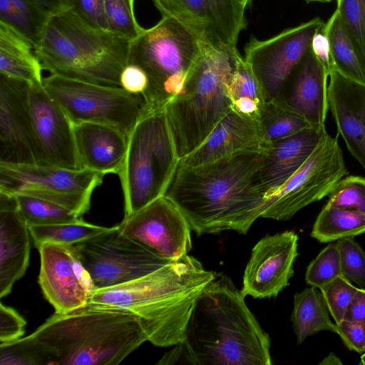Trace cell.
<instances>
[{
    "mask_svg": "<svg viewBox=\"0 0 365 365\" xmlns=\"http://www.w3.org/2000/svg\"><path fill=\"white\" fill-rule=\"evenodd\" d=\"M18 210L28 225H45L73 222L82 217L50 201L26 194H16Z\"/></svg>",
    "mask_w": 365,
    "mask_h": 365,
    "instance_id": "cell-35",
    "label": "cell"
},
{
    "mask_svg": "<svg viewBox=\"0 0 365 365\" xmlns=\"http://www.w3.org/2000/svg\"><path fill=\"white\" fill-rule=\"evenodd\" d=\"M171 1V0H153L154 4L160 2V1Z\"/></svg>",
    "mask_w": 365,
    "mask_h": 365,
    "instance_id": "cell-53",
    "label": "cell"
},
{
    "mask_svg": "<svg viewBox=\"0 0 365 365\" xmlns=\"http://www.w3.org/2000/svg\"><path fill=\"white\" fill-rule=\"evenodd\" d=\"M336 324L337 334L350 350L358 353L365 351V324L346 319Z\"/></svg>",
    "mask_w": 365,
    "mask_h": 365,
    "instance_id": "cell-44",
    "label": "cell"
},
{
    "mask_svg": "<svg viewBox=\"0 0 365 365\" xmlns=\"http://www.w3.org/2000/svg\"><path fill=\"white\" fill-rule=\"evenodd\" d=\"M326 132L325 127H309L267 145L259 170L265 198L277 190L302 165Z\"/></svg>",
    "mask_w": 365,
    "mask_h": 365,
    "instance_id": "cell-23",
    "label": "cell"
},
{
    "mask_svg": "<svg viewBox=\"0 0 365 365\" xmlns=\"http://www.w3.org/2000/svg\"><path fill=\"white\" fill-rule=\"evenodd\" d=\"M180 344L190 364H272L268 334L232 279L220 273L198 296Z\"/></svg>",
    "mask_w": 365,
    "mask_h": 365,
    "instance_id": "cell-2",
    "label": "cell"
},
{
    "mask_svg": "<svg viewBox=\"0 0 365 365\" xmlns=\"http://www.w3.org/2000/svg\"><path fill=\"white\" fill-rule=\"evenodd\" d=\"M297 247L298 235L294 231L262 238L253 247L246 266L242 294L259 299L278 295L294 274Z\"/></svg>",
    "mask_w": 365,
    "mask_h": 365,
    "instance_id": "cell-17",
    "label": "cell"
},
{
    "mask_svg": "<svg viewBox=\"0 0 365 365\" xmlns=\"http://www.w3.org/2000/svg\"><path fill=\"white\" fill-rule=\"evenodd\" d=\"M342 275L338 243L324 248L309 263L305 281L310 286L321 289L335 278Z\"/></svg>",
    "mask_w": 365,
    "mask_h": 365,
    "instance_id": "cell-38",
    "label": "cell"
},
{
    "mask_svg": "<svg viewBox=\"0 0 365 365\" xmlns=\"http://www.w3.org/2000/svg\"><path fill=\"white\" fill-rule=\"evenodd\" d=\"M38 284L55 312L66 313L86 305L89 296L76 272V256L71 245L52 242L41 245Z\"/></svg>",
    "mask_w": 365,
    "mask_h": 365,
    "instance_id": "cell-20",
    "label": "cell"
},
{
    "mask_svg": "<svg viewBox=\"0 0 365 365\" xmlns=\"http://www.w3.org/2000/svg\"><path fill=\"white\" fill-rule=\"evenodd\" d=\"M43 86L73 124H105L120 129L128 136L145 113L143 96L122 88L86 83L56 74L43 78Z\"/></svg>",
    "mask_w": 365,
    "mask_h": 365,
    "instance_id": "cell-9",
    "label": "cell"
},
{
    "mask_svg": "<svg viewBox=\"0 0 365 365\" xmlns=\"http://www.w3.org/2000/svg\"><path fill=\"white\" fill-rule=\"evenodd\" d=\"M121 88L128 92L144 93L148 86V78L145 72L135 64L127 63L120 77Z\"/></svg>",
    "mask_w": 365,
    "mask_h": 365,
    "instance_id": "cell-45",
    "label": "cell"
},
{
    "mask_svg": "<svg viewBox=\"0 0 365 365\" xmlns=\"http://www.w3.org/2000/svg\"><path fill=\"white\" fill-rule=\"evenodd\" d=\"M105 175L88 169L0 163V191L41 198L82 217L90 208L93 190L103 182Z\"/></svg>",
    "mask_w": 365,
    "mask_h": 365,
    "instance_id": "cell-11",
    "label": "cell"
},
{
    "mask_svg": "<svg viewBox=\"0 0 365 365\" xmlns=\"http://www.w3.org/2000/svg\"><path fill=\"white\" fill-rule=\"evenodd\" d=\"M42 70L34 45L17 31L0 22V73L30 84H43Z\"/></svg>",
    "mask_w": 365,
    "mask_h": 365,
    "instance_id": "cell-26",
    "label": "cell"
},
{
    "mask_svg": "<svg viewBox=\"0 0 365 365\" xmlns=\"http://www.w3.org/2000/svg\"><path fill=\"white\" fill-rule=\"evenodd\" d=\"M239 4H240L242 6H243L245 8L249 5L251 0H236Z\"/></svg>",
    "mask_w": 365,
    "mask_h": 365,
    "instance_id": "cell-51",
    "label": "cell"
},
{
    "mask_svg": "<svg viewBox=\"0 0 365 365\" xmlns=\"http://www.w3.org/2000/svg\"><path fill=\"white\" fill-rule=\"evenodd\" d=\"M311 49L316 57L330 72L331 70V62L329 42L323 29L314 34L311 43Z\"/></svg>",
    "mask_w": 365,
    "mask_h": 365,
    "instance_id": "cell-46",
    "label": "cell"
},
{
    "mask_svg": "<svg viewBox=\"0 0 365 365\" xmlns=\"http://www.w3.org/2000/svg\"><path fill=\"white\" fill-rule=\"evenodd\" d=\"M345 29L365 71V0H336Z\"/></svg>",
    "mask_w": 365,
    "mask_h": 365,
    "instance_id": "cell-36",
    "label": "cell"
},
{
    "mask_svg": "<svg viewBox=\"0 0 365 365\" xmlns=\"http://www.w3.org/2000/svg\"><path fill=\"white\" fill-rule=\"evenodd\" d=\"M30 83L0 73V163L43 164L34 136Z\"/></svg>",
    "mask_w": 365,
    "mask_h": 365,
    "instance_id": "cell-15",
    "label": "cell"
},
{
    "mask_svg": "<svg viewBox=\"0 0 365 365\" xmlns=\"http://www.w3.org/2000/svg\"><path fill=\"white\" fill-rule=\"evenodd\" d=\"M162 16L176 18L199 38L213 45L237 47L247 21L236 0H171L154 4Z\"/></svg>",
    "mask_w": 365,
    "mask_h": 365,
    "instance_id": "cell-16",
    "label": "cell"
},
{
    "mask_svg": "<svg viewBox=\"0 0 365 365\" xmlns=\"http://www.w3.org/2000/svg\"><path fill=\"white\" fill-rule=\"evenodd\" d=\"M135 0H105L108 30L132 40L144 28L138 24L134 10Z\"/></svg>",
    "mask_w": 365,
    "mask_h": 365,
    "instance_id": "cell-37",
    "label": "cell"
},
{
    "mask_svg": "<svg viewBox=\"0 0 365 365\" xmlns=\"http://www.w3.org/2000/svg\"><path fill=\"white\" fill-rule=\"evenodd\" d=\"M130 42L128 63L147 74L148 86L142 95L145 113L163 110L180 95L200 53V40L173 16H162Z\"/></svg>",
    "mask_w": 365,
    "mask_h": 365,
    "instance_id": "cell-7",
    "label": "cell"
},
{
    "mask_svg": "<svg viewBox=\"0 0 365 365\" xmlns=\"http://www.w3.org/2000/svg\"><path fill=\"white\" fill-rule=\"evenodd\" d=\"M325 22L316 17L284 30L266 40L252 36L245 48V61L262 92L265 103L275 99L297 66L311 48Z\"/></svg>",
    "mask_w": 365,
    "mask_h": 365,
    "instance_id": "cell-13",
    "label": "cell"
},
{
    "mask_svg": "<svg viewBox=\"0 0 365 365\" xmlns=\"http://www.w3.org/2000/svg\"><path fill=\"white\" fill-rule=\"evenodd\" d=\"M365 352V351H364Z\"/></svg>",
    "mask_w": 365,
    "mask_h": 365,
    "instance_id": "cell-54",
    "label": "cell"
},
{
    "mask_svg": "<svg viewBox=\"0 0 365 365\" xmlns=\"http://www.w3.org/2000/svg\"><path fill=\"white\" fill-rule=\"evenodd\" d=\"M357 289L343 275L319 289L335 324L345 319L348 307Z\"/></svg>",
    "mask_w": 365,
    "mask_h": 365,
    "instance_id": "cell-40",
    "label": "cell"
},
{
    "mask_svg": "<svg viewBox=\"0 0 365 365\" xmlns=\"http://www.w3.org/2000/svg\"><path fill=\"white\" fill-rule=\"evenodd\" d=\"M291 321L298 344L319 331L338 334L322 292L312 286L295 294Z\"/></svg>",
    "mask_w": 365,
    "mask_h": 365,
    "instance_id": "cell-27",
    "label": "cell"
},
{
    "mask_svg": "<svg viewBox=\"0 0 365 365\" xmlns=\"http://www.w3.org/2000/svg\"><path fill=\"white\" fill-rule=\"evenodd\" d=\"M365 324V289L358 288L351 299L345 319Z\"/></svg>",
    "mask_w": 365,
    "mask_h": 365,
    "instance_id": "cell-47",
    "label": "cell"
},
{
    "mask_svg": "<svg viewBox=\"0 0 365 365\" xmlns=\"http://www.w3.org/2000/svg\"><path fill=\"white\" fill-rule=\"evenodd\" d=\"M266 146L259 121L231 109L206 140L180 162L197 166L239 152H263Z\"/></svg>",
    "mask_w": 365,
    "mask_h": 365,
    "instance_id": "cell-22",
    "label": "cell"
},
{
    "mask_svg": "<svg viewBox=\"0 0 365 365\" xmlns=\"http://www.w3.org/2000/svg\"><path fill=\"white\" fill-rule=\"evenodd\" d=\"M164 110L145 113L128 135L119 176L124 217L164 195L180 163Z\"/></svg>",
    "mask_w": 365,
    "mask_h": 365,
    "instance_id": "cell-8",
    "label": "cell"
},
{
    "mask_svg": "<svg viewBox=\"0 0 365 365\" xmlns=\"http://www.w3.org/2000/svg\"><path fill=\"white\" fill-rule=\"evenodd\" d=\"M361 362L359 363L360 364H365V352L364 354L361 356Z\"/></svg>",
    "mask_w": 365,
    "mask_h": 365,
    "instance_id": "cell-52",
    "label": "cell"
},
{
    "mask_svg": "<svg viewBox=\"0 0 365 365\" xmlns=\"http://www.w3.org/2000/svg\"><path fill=\"white\" fill-rule=\"evenodd\" d=\"M26 324L14 309L0 304V344L13 341L24 334Z\"/></svg>",
    "mask_w": 365,
    "mask_h": 365,
    "instance_id": "cell-43",
    "label": "cell"
},
{
    "mask_svg": "<svg viewBox=\"0 0 365 365\" xmlns=\"http://www.w3.org/2000/svg\"><path fill=\"white\" fill-rule=\"evenodd\" d=\"M239 53L237 47L200 40V53L182 93L163 109L180 160L198 148L232 109L228 86Z\"/></svg>",
    "mask_w": 365,
    "mask_h": 365,
    "instance_id": "cell-6",
    "label": "cell"
},
{
    "mask_svg": "<svg viewBox=\"0 0 365 365\" xmlns=\"http://www.w3.org/2000/svg\"><path fill=\"white\" fill-rule=\"evenodd\" d=\"M130 41L89 25L69 9L51 16L34 51L51 74L121 88Z\"/></svg>",
    "mask_w": 365,
    "mask_h": 365,
    "instance_id": "cell-5",
    "label": "cell"
},
{
    "mask_svg": "<svg viewBox=\"0 0 365 365\" xmlns=\"http://www.w3.org/2000/svg\"><path fill=\"white\" fill-rule=\"evenodd\" d=\"M51 15L33 0H0V22L11 26L35 47Z\"/></svg>",
    "mask_w": 365,
    "mask_h": 365,
    "instance_id": "cell-31",
    "label": "cell"
},
{
    "mask_svg": "<svg viewBox=\"0 0 365 365\" xmlns=\"http://www.w3.org/2000/svg\"><path fill=\"white\" fill-rule=\"evenodd\" d=\"M364 232L365 215L327 203L315 220L311 236L320 242H329Z\"/></svg>",
    "mask_w": 365,
    "mask_h": 365,
    "instance_id": "cell-29",
    "label": "cell"
},
{
    "mask_svg": "<svg viewBox=\"0 0 365 365\" xmlns=\"http://www.w3.org/2000/svg\"><path fill=\"white\" fill-rule=\"evenodd\" d=\"M348 173L337 138L326 132L302 165L265 198L260 217L290 219L304 207L328 196Z\"/></svg>",
    "mask_w": 365,
    "mask_h": 365,
    "instance_id": "cell-12",
    "label": "cell"
},
{
    "mask_svg": "<svg viewBox=\"0 0 365 365\" xmlns=\"http://www.w3.org/2000/svg\"><path fill=\"white\" fill-rule=\"evenodd\" d=\"M126 236L161 256L177 259L192 248L191 228L183 214L162 196L118 225Z\"/></svg>",
    "mask_w": 365,
    "mask_h": 365,
    "instance_id": "cell-14",
    "label": "cell"
},
{
    "mask_svg": "<svg viewBox=\"0 0 365 365\" xmlns=\"http://www.w3.org/2000/svg\"><path fill=\"white\" fill-rule=\"evenodd\" d=\"M319 364L324 365H337L342 364L340 359L334 354L330 353L327 357H325Z\"/></svg>",
    "mask_w": 365,
    "mask_h": 365,
    "instance_id": "cell-49",
    "label": "cell"
},
{
    "mask_svg": "<svg viewBox=\"0 0 365 365\" xmlns=\"http://www.w3.org/2000/svg\"><path fill=\"white\" fill-rule=\"evenodd\" d=\"M108 228L86 222L83 219L73 222L29 226L37 248L46 242L70 246L93 237Z\"/></svg>",
    "mask_w": 365,
    "mask_h": 365,
    "instance_id": "cell-33",
    "label": "cell"
},
{
    "mask_svg": "<svg viewBox=\"0 0 365 365\" xmlns=\"http://www.w3.org/2000/svg\"><path fill=\"white\" fill-rule=\"evenodd\" d=\"M49 15L57 14L71 9V0H33Z\"/></svg>",
    "mask_w": 365,
    "mask_h": 365,
    "instance_id": "cell-48",
    "label": "cell"
},
{
    "mask_svg": "<svg viewBox=\"0 0 365 365\" xmlns=\"http://www.w3.org/2000/svg\"><path fill=\"white\" fill-rule=\"evenodd\" d=\"M29 106L35 138L43 164L68 169H81L73 124L48 94L43 84H30Z\"/></svg>",
    "mask_w": 365,
    "mask_h": 365,
    "instance_id": "cell-18",
    "label": "cell"
},
{
    "mask_svg": "<svg viewBox=\"0 0 365 365\" xmlns=\"http://www.w3.org/2000/svg\"><path fill=\"white\" fill-rule=\"evenodd\" d=\"M73 132L81 169L118 175L128 148L125 133L110 125L93 123H75Z\"/></svg>",
    "mask_w": 365,
    "mask_h": 365,
    "instance_id": "cell-24",
    "label": "cell"
},
{
    "mask_svg": "<svg viewBox=\"0 0 365 365\" xmlns=\"http://www.w3.org/2000/svg\"><path fill=\"white\" fill-rule=\"evenodd\" d=\"M323 31L329 42L331 69L346 78L365 85V71L336 9L324 24Z\"/></svg>",
    "mask_w": 365,
    "mask_h": 365,
    "instance_id": "cell-28",
    "label": "cell"
},
{
    "mask_svg": "<svg viewBox=\"0 0 365 365\" xmlns=\"http://www.w3.org/2000/svg\"><path fill=\"white\" fill-rule=\"evenodd\" d=\"M342 275L349 282L365 287V252L352 238L337 240Z\"/></svg>",
    "mask_w": 365,
    "mask_h": 365,
    "instance_id": "cell-41",
    "label": "cell"
},
{
    "mask_svg": "<svg viewBox=\"0 0 365 365\" xmlns=\"http://www.w3.org/2000/svg\"><path fill=\"white\" fill-rule=\"evenodd\" d=\"M307 3L319 2V3H329L334 0H304Z\"/></svg>",
    "mask_w": 365,
    "mask_h": 365,
    "instance_id": "cell-50",
    "label": "cell"
},
{
    "mask_svg": "<svg viewBox=\"0 0 365 365\" xmlns=\"http://www.w3.org/2000/svg\"><path fill=\"white\" fill-rule=\"evenodd\" d=\"M328 197L329 205L365 215V178L354 175L343 177Z\"/></svg>",
    "mask_w": 365,
    "mask_h": 365,
    "instance_id": "cell-39",
    "label": "cell"
},
{
    "mask_svg": "<svg viewBox=\"0 0 365 365\" xmlns=\"http://www.w3.org/2000/svg\"><path fill=\"white\" fill-rule=\"evenodd\" d=\"M232 109L246 117L259 120L266 103L261 88L240 53L228 86Z\"/></svg>",
    "mask_w": 365,
    "mask_h": 365,
    "instance_id": "cell-30",
    "label": "cell"
},
{
    "mask_svg": "<svg viewBox=\"0 0 365 365\" xmlns=\"http://www.w3.org/2000/svg\"><path fill=\"white\" fill-rule=\"evenodd\" d=\"M262 152L236 153L197 166L180 160L163 196L197 235L235 230L246 234L260 217L265 193L259 170Z\"/></svg>",
    "mask_w": 365,
    "mask_h": 365,
    "instance_id": "cell-1",
    "label": "cell"
},
{
    "mask_svg": "<svg viewBox=\"0 0 365 365\" xmlns=\"http://www.w3.org/2000/svg\"><path fill=\"white\" fill-rule=\"evenodd\" d=\"M215 274L186 255L127 283L98 289L88 303L133 314L148 341L175 346L182 341L195 303Z\"/></svg>",
    "mask_w": 365,
    "mask_h": 365,
    "instance_id": "cell-3",
    "label": "cell"
},
{
    "mask_svg": "<svg viewBox=\"0 0 365 365\" xmlns=\"http://www.w3.org/2000/svg\"><path fill=\"white\" fill-rule=\"evenodd\" d=\"M259 123L267 145L312 127L302 117L286 108L276 100L264 104Z\"/></svg>",
    "mask_w": 365,
    "mask_h": 365,
    "instance_id": "cell-32",
    "label": "cell"
},
{
    "mask_svg": "<svg viewBox=\"0 0 365 365\" xmlns=\"http://www.w3.org/2000/svg\"><path fill=\"white\" fill-rule=\"evenodd\" d=\"M31 334L53 351L58 365H117L148 341L134 314L88 303L55 312Z\"/></svg>",
    "mask_w": 365,
    "mask_h": 365,
    "instance_id": "cell-4",
    "label": "cell"
},
{
    "mask_svg": "<svg viewBox=\"0 0 365 365\" xmlns=\"http://www.w3.org/2000/svg\"><path fill=\"white\" fill-rule=\"evenodd\" d=\"M71 9L89 25L108 30L105 0H71Z\"/></svg>",
    "mask_w": 365,
    "mask_h": 365,
    "instance_id": "cell-42",
    "label": "cell"
},
{
    "mask_svg": "<svg viewBox=\"0 0 365 365\" xmlns=\"http://www.w3.org/2000/svg\"><path fill=\"white\" fill-rule=\"evenodd\" d=\"M1 365H58L53 351L32 334L0 344Z\"/></svg>",
    "mask_w": 365,
    "mask_h": 365,
    "instance_id": "cell-34",
    "label": "cell"
},
{
    "mask_svg": "<svg viewBox=\"0 0 365 365\" xmlns=\"http://www.w3.org/2000/svg\"><path fill=\"white\" fill-rule=\"evenodd\" d=\"M328 102L339 133L351 155L365 169V85L329 73Z\"/></svg>",
    "mask_w": 365,
    "mask_h": 365,
    "instance_id": "cell-21",
    "label": "cell"
},
{
    "mask_svg": "<svg viewBox=\"0 0 365 365\" xmlns=\"http://www.w3.org/2000/svg\"><path fill=\"white\" fill-rule=\"evenodd\" d=\"M329 73L310 48L274 100L302 117L312 127L323 128L329 109Z\"/></svg>",
    "mask_w": 365,
    "mask_h": 365,
    "instance_id": "cell-19",
    "label": "cell"
},
{
    "mask_svg": "<svg viewBox=\"0 0 365 365\" xmlns=\"http://www.w3.org/2000/svg\"><path fill=\"white\" fill-rule=\"evenodd\" d=\"M71 247L88 271L96 290L127 283L173 260L125 235L118 225Z\"/></svg>",
    "mask_w": 365,
    "mask_h": 365,
    "instance_id": "cell-10",
    "label": "cell"
},
{
    "mask_svg": "<svg viewBox=\"0 0 365 365\" xmlns=\"http://www.w3.org/2000/svg\"><path fill=\"white\" fill-rule=\"evenodd\" d=\"M29 226L17 208L0 210V297L8 295L29 266Z\"/></svg>",
    "mask_w": 365,
    "mask_h": 365,
    "instance_id": "cell-25",
    "label": "cell"
}]
</instances>
